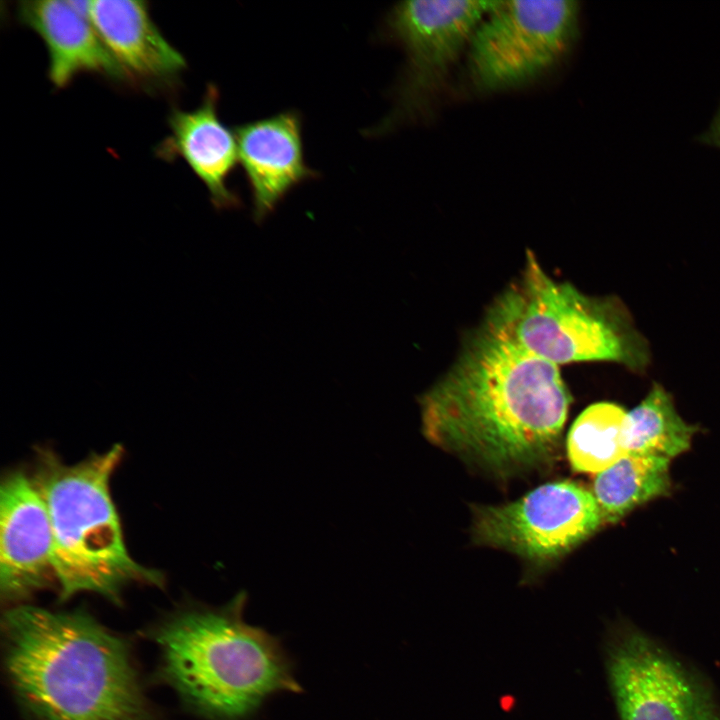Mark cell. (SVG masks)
<instances>
[{
	"instance_id": "obj_6",
	"label": "cell",
	"mask_w": 720,
	"mask_h": 720,
	"mask_svg": "<svg viewBox=\"0 0 720 720\" xmlns=\"http://www.w3.org/2000/svg\"><path fill=\"white\" fill-rule=\"evenodd\" d=\"M603 661L619 720H720V701L694 666L636 625L603 637Z\"/></svg>"
},
{
	"instance_id": "obj_7",
	"label": "cell",
	"mask_w": 720,
	"mask_h": 720,
	"mask_svg": "<svg viewBox=\"0 0 720 720\" xmlns=\"http://www.w3.org/2000/svg\"><path fill=\"white\" fill-rule=\"evenodd\" d=\"M496 1L414 0L395 4L382 34L405 53L392 111L365 132L380 136L424 117L474 31Z\"/></svg>"
},
{
	"instance_id": "obj_16",
	"label": "cell",
	"mask_w": 720,
	"mask_h": 720,
	"mask_svg": "<svg viewBox=\"0 0 720 720\" xmlns=\"http://www.w3.org/2000/svg\"><path fill=\"white\" fill-rule=\"evenodd\" d=\"M628 454L671 459L689 449L697 427L677 413L671 395L653 383L646 397L625 418Z\"/></svg>"
},
{
	"instance_id": "obj_11",
	"label": "cell",
	"mask_w": 720,
	"mask_h": 720,
	"mask_svg": "<svg viewBox=\"0 0 720 720\" xmlns=\"http://www.w3.org/2000/svg\"><path fill=\"white\" fill-rule=\"evenodd\" d=\"M234 131L257 224L295 187L319 177L305 160L303 121L298 111L286 110L245 122Z\"/></svg>"
},
{
	"instance_id": "obj_13",
	"label": "cell",
	"mask_w": 720,
	"mask_h": 720,
	"mask_svg": "<svg viewBox=\"0 0 720 720\" xmlns=\"http://www.w3.org/2000/svg\"><path fill=\"white\" fill-rule=\"evenodd\" d=\"M88 17L125 76L161 82L185 68L183 55L162 35L145 1H89Z\"/></svg>"
},
{
	"instance_id": "obj_14",
	"label": "cell",
	"mask_w": 720,
	"mask_h": 720,
	"mask_svg": "<svg viewBox=\"0 0 720 720\" xmlns=\"http://www.w3.org/2000/svg\"><path fill=\"white\" fill-rule=\"evenodd\" d=\"M16 10L18 20L43 40L49 56L48 77L55 87L67 86L83 72L125 78L88 15L72 1H21Z\"/></svg>"
},
{
	"instance_id": "obj_10",
	"label": "cell",
	"mask_w": 720,
	"mask_h": 720,
	"mask_svg": "<svg viewBox=\"0 0 720 720\" xmlns=\"http://www.w3.org/2000/svg\"><path fill=\"white\" fill-rule=\"evenodd\" d=\"M56 580L49 516L33 480L8 474L0 487V591L20 605Z\"/></svg>"
},
{
	"instance_id": "obj_15",
	"label": "cell",
	"mask_w": 720,
	"mask_h": 720,
	"mask_svg": "<svg viewBox=\"0 0 720 720\" xmlns=\"http://www.w3.org/2000/svg\"><path fill=\"white\" fill-rule=\"evenodd\" d=\"M667 458L627 454L598 473L593 495L605 522L615 523L671 488Z\"/></svg>"
},
{
	"instance_id": "obj_9",
	"label": "cell",
	"mask_w": 720,
	"mask_h": 720,
	"mask_svg": "<svg viewBox=\"0 0 720 720\" xmlns=\"http://www.w3.org/2000/svg\"><path fill=\"white\" fill-rule=\"evenodd\" d=\"M604 522L591 491L574 482L557 481L511 503L476 506L472 536L478 544L546 563L576 548Z\"/></svg>"
},
{
	"instance_id": "obj_3",
	"label": "cell",
	"mask_w": 720,
	"mask_h": 720,
	"mask_svg": "<svg viewBox=\"0 0 720 720\" xmlns=\"http://www.w3.org/2000/svg\"><path fill=\"white\" fill-rule=\"evenodd\" d=\"M246 591L219 607L178 609L146 633L158 650L154 679L207 720H246L279 692L301 691L280 641L245 622Z\"/></svg>"
},
{
	"instance_id": "obj_4",
	"label": "cell",
	"mask_w": 720,
	"mask_h": 720,
	"mask_svg": "<svg viewBox=\"0 0 720 720\" xmlns=\"http://www.w3.org/2000/svg\"><path fill=\"white\" fill-rule=\"evenodd\" d=\"M122 455L115 445L73 465L50 452L40 456L33 481L50 520L61 601L90 592L119 603L131 583L163 584L158 571L137 563L125 547L110 492Z\"/></svg>"
},
{
	"instance_id": "obj_1",
	"label": "cell",
	"mask_w": 720,
	"mask_h": 720,
	"mask_svg": "<svg viewBox=\"0 0 720 720\" xmlns=\"http://www.w3.org/2000/svg\"><path fill=\"white\" fill-rule=\"evenodd\" d=\"M571 400L558 365L484 319L418 401L429 442L505 475L552 456Z\"/></svg>"
},
{
	"instance_id": "obj_18",
	"label": "cell",
	"mask_w": 720,
	"mask_h": 720,
	"mask_svg": "<svg viewBox=\"0 0 720 720\" xmlns=\"http://www.w3.org/2000/svg\"><path fill=\"white\" fill-rule=\"evenodd\" d=\"M699 140L705 144L720 148V107L709 128L700 136Z\"/></svg>"
},
{
	"instance_id": "obj_2",
	"label": "cell",
	"mask_w": 720,
	"mask_h": 720,
	"mask_svg": "<svg viewBox=\"0 0 720 720\" xmlns=\"http://www.w3.org/2000/svg\"><path fill=\"white\" fill-rule=\"evenodd\" d=\"M3 666L28 720H160L129 642L84 609L2 617Z\"/></svg>"
},
{
	"instance_id": "obj_12",
	"label": "cell",
	"mask_w": 720,
	"mask_h": 720,
	"mask_svg": "<svg viewBox=\"0 0 720 720\" xmlns=\"http://www.w3.org/2000/svg\"><path fill=\"white\" fill-rule=\"evenodd\" d=\"M218 102L219 90L209 84L196 109L173 110L168 118L170 133L156 152L167 161L183 159L205 185L213 206L224 210L241 205L228 186L239 155L235 131L220 119Z\"/></svg>"
},
{
	"instance_id": "obj_8",
	"label": "cell",
	"mask_w": 720,
	"mask_h": 720,
	"mask_svg": "<svg viewBox=\"0 0 720 720\" xmlns=\"http://www.w3.org/2000/svg\"><path fill=\"white\" fill-rule=\"evenodd\" d=\"M579 19L574 0L496 1L466 50L474 89L499 92L536 79L569 50Z\"/></svg>"
},
{
	"instance_id": "obj_5",
	"label": "cell",
	"mask_w": 720,
	"mask_h": 720,
	"mask_svg": "<svg viewBox=\"0 0 720 720\" xmlns=\"http://www.w3.org/2000/svg\"><path fill=\"white\" fill-rule=\"evenodd\" d=\"M485 319L558 366L613 362L642 373L651 360L648 341L618 297L589 296L554 280L530 251L520 280L495 300Z\"/></svg>"
},
{
	"instance_id": "obj_17",
	"label": "cell",
	"mask_w": 720,
	"mask_h": 720,
	"mask_svg": "<svg viewBox=\"0 0 720 720\" xmlns=\"http://www.w3.org/2000/svg\"><path fill=\"white\" fill-rule=\"evenodd\" d=\"M627 412L612 402H597L584 409L571 426L567 453L575 471L600 473L627 455Z\"/></svg>"
}]
</instances>
